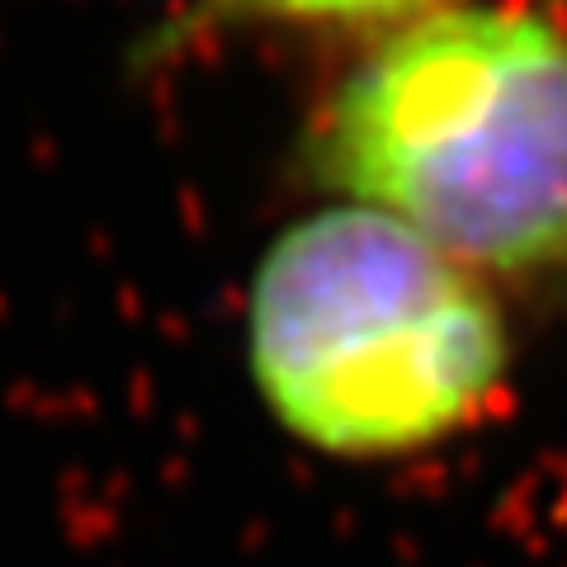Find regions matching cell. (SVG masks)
<instances>
[{"label": "cell", "mask_w": 567, "mask_h": 567, "mask_svg": "<svg viewBox=\"0 0 567 567\" xmlns=\"http://www.w3.org/2000/svg\"><path fill=\"white\" fill-rule=\"evenodd\" d=\"M312 171L473 275L567 265V33L520 6H440L336 85Z\"/></svg>", "instance_id": "1"}, {"label": "cell", "mask_w": 567, "mask_h": 567, "mask_svg": "<svg viewBox=\"0 0 567 567\" xmlns=\"http://www.w3.org/2000/svg\"><path fill=\"white\" fill-rule=\"evenodd\" d=\"M246 354L293 440L388 458L483 416L506 379V327L473 270L374 208L331 204L256 265Z\"/></svg>", "instance_id": "2"}, {"label": "cell", "mask_w": 567, "mask_h": 567, "mask_svg": "<svg viewBox=\"0 0 567 567\" xmlns=\"http://www.w3.org/2000/svg\"><path fill=\"white\" fill-rule=\"evenodd\" d=\"M237 10L275 14V20H402V14H431L435 0H233Z\"/></svg>", "instance_id": "3"}]
</instances>
